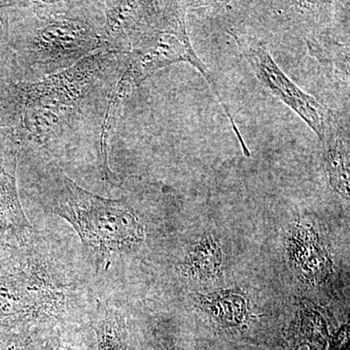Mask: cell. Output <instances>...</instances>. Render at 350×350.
<instances>
[{
    "instance_id": "6da1fadb",
    "label": "cell",
    "mask_w": 350,
    "mask_h": 350,
    "mask_svg": "<svg viewBox=\"0 0 350 350\" xmlns=\"http://www.w3.org/2000/svg\"><path fill=\"white\" fill-rule=\"evenodd\" d=\"M126 54L96 53L36 82L0 86V144L21 157L62 158L82 142L100 149Z\"/></svg>"
},
{
    "instance_id": "7a4b0ae2",
    "label": "cell",
    "mask_w": 350,
    "mask_h": 350,
    "mask_svg": "<svg viewBox=\"0 0 350 350\" xmlns=\"http://www.w3.org/2000/svg\"><path fill=\"white\" fill-rule=\"evenodd\" d=\"M17 81L36 82L103 51L101 1H9Z\"/></svg>"
},
{
    "instance_id": "3957f363",
    "label": "cell",
    "mask_w": 350,
    "mask_h": 350,
    "mask_svg": "<svg viewBox=\"0 0 350 350\" xmlns=\"http://www.w3.org/2000/svg\"><path fill=\"white\" fill-rule=\"evenodd\" d=\"M42 191L53 213L72 226L98 268L144 243V226L126 200L85 190L51 162L44 172Z\"/></svg>"
},
{
    "instance_id": "277c9868",
    "label": "cell",
    "mask_w": 350,
    "mask_h": 350,
    "mask_svg": "<svg viewBox=\"0 0 350 350\" xmlns=\"http://www.w3.org/2000/svg\"><path fill=\"white\" fill-rule=\"evenodd\" d=\"M191 4L186 1H154L146 24L133 41L131 52L126 54V68L115 88V96L123 101L144 80L170 64H192L208 83L231 122L244 155H247L250 149L229 107L219 93L213 72L200 61L189 39L186 13Z\"/></svg>"
},
{
    "instance_id": "5b68a950",
    "label": "cell",
    "mask_w": 350,
    "mask_h": 350,
    "mask_svg": "<svg viewBox=\"0 0 350 350\" xmlns=\"http://www.w3.org/2000/svg\"><path fill=\"white\" fill-rule=\"evenodd\" d=\"M66 289L38 258H7L0 264V331L24 330L56 321Z\"/></svg>"
},
{
    "instance_id": "8992f818",
    "label": "cell",
    "mask_w": 350,
    "mask_h": 350,
    "mask_svg": "<svg viewBox=\"0 0 350 350\" xmlns=\"http://www.w3.org/2000/svg\"><path fill=\"white\" fill-rule=\"evenodd\" d=\"M229 33L236 40L239 50L262 87L293 110L322 142L329 113L321 103L289 79L264 44L241 32L230 31Z\"/></svg>"
},
{
    "instance_id": "52a82bcc",
    "label": "cell",
    "mask_w": 350,
    "mask_h": 350,
    "mask_svg": "<svg viewBox=\"0 0 350 350\" xmlns=\"http://www.w3.org/2000/svg\"><path fill=\"white\" fill-rule=\"evenodd\" d=\"M19 160L15 146L0 144V239L19 238L31 228L18 192Z\"/></svg>"
},
{
    "instance_id": "ba28073f",
    "label": "cell",
    "mask_w": 350,
    "mask_h": 350,
    "mask_svg": "<svg viewBox=\"0 0 350 350\" xmlns=\"http://www.w3.org/2000/svg\"><path fill=\"white\" fill-rule=\"evenodd\" d=\"M324 167L331 188L344 199L349 200V137L337 122L327 119L323 139Z\"/></svg>"
},
{
    "instance_id": "9c48e42d",
    "label": "cell",
    "mask_w": 350,
    "mask_h": 350,
    "mask_svg": "<svg viewBox=\"0 0 350 350\" xmlns=\"http://www.w3.org/2000/svg\"><path fill=\"white\" fill-rule=\"evenodd\" d=\"M198 306L225 330L243 332L250 317V305L239 290H219L198 295Z\"/></svg>"
},
{
    "instance_id": "30bf717a",
    "label": "cell",
    "mask_w": 350,
    "mask_h": 350,
    "mask_svg": "<svg viewBox=\"0 0 350 350\" xmlns=\"http://www.w3.org/2000/svg\"><path fill=\"white\" fill-rule=\"evenodd\" d=\"M222 245L218 239L206 236L189 248L185 257L178 265L183 278L199 282H213L222 275Z\"/></svg>"
},
{
    "instance_id": "8fae6325",
    "label": "cell",
    "mask_w": 350,
    "mask_h": 350,
    "mask_svg": "<svg viewBox=\"0 0 350 350\" xmlns=\"http://www.w3.org/2000/svg\"><path fill=\"white\" fill-rule=\"evenodd\" d=\"M96 350H142L126 319L111 308H101L94 323Z\"/></svg>"
},
{
    "instance_id": "7c38bea8",
    "label": "cell",
    "mask_w": 350,
    "mask_h": 350,
    "mask_svg": "<svg viewBox=\"0 0 350 350\" xmlns=\"http://www.w3.org/2000/svg\"><path fill=\"white\" fill-rule=\"evenodd\" d=\"M9 1H0V86L17 80L9 29Z\"/></svg>"
},
{
    "instance_id": "4fadbf2b",
    "label": "cell",
    "mask_w": 350,
    "mask_h": 350,
    "mask_svg": "<svg viewBox=\"0 0 350 350\" xmlns=\"http://www.w3.org/2000/svg\"><path fill=\"white\" fill-rule=\"evenodd\" d=\"M39 350H96L94 337L81 331L57 330L43 337Z\"/></svg>"
},
{
    "instance_id": "5bb4252c",
    "label": "cell",
    "mask_w": 350,
    "mask_h": 350,
    "mask_svg": "<svg viewBox=\"0 0 350 350\" xmlns=\"http://www.w3.org/2000/svg\"><path fill=\"white\" fill-rule=\"evenodd\" d=\"M42 338L29 329L0 331V350H39Z\"/></svg>"
},
{
    "instance_id": "9a60e30c",
    "label": "cell",
    "mask_w": 350,
    "mask_h": 350,
    "mask_svg": "<svg viewBox=\"0 0 350 350\" xmlns=\"http://www.w3.org/2000/svg\"><path fill=\"white\" fill-rule=\"evenodd\" d=\"M151 345L154 350H183L174 334L162 327L152 333Z\"/></svg>"
}]
</instances>
